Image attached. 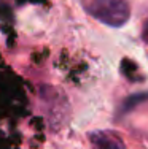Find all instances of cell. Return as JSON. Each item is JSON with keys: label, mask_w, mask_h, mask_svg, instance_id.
<instances>
[{"label": "cell", "mask_w": 148, "mask_h": 149, "mask_svg": "<svg viewBox=\"0 0 148 149\" xmlns=\"http://www.w3.org/2000/svg\"><path fill=\"white\" fill-rule=\"evenodd\" d=\"M83 5L88 15L110 27H123L131 17V6L126 0H84Z\"/></svg>", "instance_id": "obj_1"}, {"label": "cell", "mask_w": 148, "mask_h": 149, "mask_svg": "<svg viewBox=\"0 0 148 149\" xmlns=\"http://www.w3.org/2000/svg\"><path fill=\"white\" fill-rule=\"evenodd\" d=\"M93 149H126L123 138L112 130H96L89 133Z\"/></svg>", "instance_id": "obj_2"}, {"label": "cell", "mask_w": 148, "mask_h": 149, "mask_svg": "<svg viewBox=\"0 0 148 149\" xmlns=\"http://www.w3.org/2000/svg\"><path fill=\"white\" fill-rule=\"evenodd\" d=\"M147 100H148V92L134 94L123 102V106H121V109H119V113H121V114H128V113H131L134 108H137L140 103H143V102H147Z\"/></svg>", "instance_id": "obj_3"}, {"label": "cell", "mask_w": 148, "mask_h": 149, "mask_svg": "<svg viewBox=\"0 0 148 149\" xmlns=\"http://www.w3.org/2000/svg\"><path fill=\"white\" fill-rule=\"evenodd\" d=\"M121 72H123V74H124L126 78H129L131 81L142 79V78L139 76V68H137V65L132 62V60H129V59H123V62H121Z\"/></svg>", "instance_id": "obj_4"}, {"label": "cell", "mask_w": 148, "mask_h": 149, "mask_svg": "<svg viewBox=\"0 0 148 149\" xmlns=\"http://www.w3.org/2000/svg\"><path fill=\"white\" fill-rule=\"evenodd\" d=\"M142 40L145 41V43H148V16H147V19L143 21V26H142Z\"/></svg>", "instance_id": "obj_5"}]
</instances>
